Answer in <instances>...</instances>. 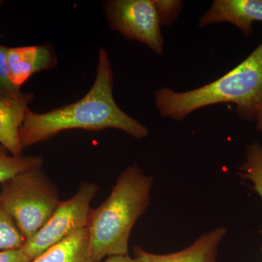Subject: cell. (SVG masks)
Segmentation results:
<instances>
[{"label":"cell","mask_w":262,"mask_h":262,"mask_svg":"<svg viewBox=\"0 0 262 262\" xmlns=\"http://www.w3.org/2000/svg\"><path fill=\"white\" fill-rule=\"evenodd\" d=\"M113 82L114 72L107 52L101 48L96 79L83 98L46 113L27 110L19 130L23 149L71 129L97 131L115 128L135 139L147 138V127L117 106L113 97Z\"/></svg>","instance_id":"1"},{"label":"cell","mask_w":262,"mask_h":262,"mask_svg":"<svg viewBox=\"0 0 262 262\" xmlns=\"http://www.w3.org/2000/svg\"><path fill=\"white\" fill-rule=\"evenodd\" d=\"M34 98L31 93L10 97L0 93V144L13 156L23 155L19 130L23 124L28 105Z\"/></svg>","instance_id":"10"},{"label":"cell","mask_w":262,"mask_h":262,"mask_svg":"<svg viewBox=\"0 0 262 262\" xmlns=\"http://www.w3.org/2000/svg\"><path fill=\"white\" fill-rule=\"evenodd\" d=\"M8 47L0 44V93L6 96L15 97L21 94L10 80V72L8 61Z\"/></svg>","instance_id":"14"},{"label":"cell","mask_w":262,"mask_h":262,"mask_svg":"<svg viewBox=\"0 0 262 262\" xmlns=\"http://www.w3.org/2000/svg\"><path fill=\"white\" fill-rule=\"evenodd\" d=\"M161 27H169L177 20L183 8L179 0H154Z\"/></svg>","instance_id":"15"},{"label":"cell","mask_w":262,"mask_h":262,"mask_svg":"<svg viewBox=\"0 0 262 262\" xmlns=\"http://www.w3.org/2000/svg\"><path fill=\"white\" fill-rule=\"evenodd\" d=\"M254 22H262V0H214L200 19L199 27L229 23L249 37Z\"/></svg>","instance_id":"7"},{"label":"cell","mask_w":262,"mask_h":262,"mask_svg":"<svg viewBox=\"0 0 262 262\" xmlns=\"http://www.w3.org/2000/svg\"><path fill=\"white\" fill-rule=\"evenodd\" d=\"M155 106L160 116L182 121L200 108L234 103L236 113L246 121H254L262 101V41L237 67L211 83L178 92L169 88L157 90Z\"/></svg>","instance_id":"2"},{"label":"cell","mask_w":262,"mask_h":262,"mask_svg":"<svg viewBox=\"0 0 262 262\" xmlns=\"http://www.w3.org/2000/svg\"><path fill=\"white\" fill-rule=\"evenodd\" d=\"M228 230L221 227L203 233L189 247L178 252L157 254L148 252L140 246L133 248L139 262H218L219 246Z\"/></svg>","instance_id":"8"},{"label":"cell","mask_w":262,"mask_h":262,"mask_svg":"<svg viewBox=\"0 0 262 262\" xmlns=\"http://www.w3.org/2000/svg\"><path fill=\"white\" fill-rule=\"evenodd\" d=\"M31 262H93L89 227L74 232Z\"/></svg>","instance_id":"11"},{"label":"cell","mask_w":262,"mask_h":262,"mask_svg":"<svg viewBox=\"0 0 262 262\" xmlns=\"http://www.w3.org/2000/svg\"><path fill=\"white\" fill-rule=\"evenodd\" d=\"M30 259L20 249L5 250L0 251V262H31Z\"/></svg>","instance_id":"16"},{"label":"cell","mask_w":262,"mask_h":262,"mask_svg":"<svg viewBox=\"0 0 262 262\" xmlns=\"http://www.w3.org/2000/svg\"><path fill=\"white\" fill-rule=\"evenodd\" d=\"M25 242L14 222L0 206V251L20 249Z\"/></svg>","instance_id":"13"},{"label":"cell","mask_w":262,"mask_h":262,"mask_svg":"<svg viewBox=\"0 0 262 262\" xmlns=\"http://www.w3.org/2000/svg\"><path fill=\"white\" fill-rule=\"evenodd\" d=\"M98 192L97 184L82 182L75 195L61 201L47 223L26 241L21 248L23 252L32 261L74 232L87 227L92 210L91 204Z\"/></svg>","instance_id":"5"},{"label":"cell","mask_w":262,"mask_h":262,"mask_svg":"<svg viewBox=\"0 0 262 262\" xmlns=\"http://www.w3.org/2000/svg\"><path fill=\"white\" fill-rule=\"evenodd\" d=\"M254 121L256 122V130L262 133V101L255 115Z\"/></svg>","instance_id":"18"},{"label":"cell","mask_w":262,"mask_h":262,"mask_svg":"<svg viewBox=\"0 0 262 262\" xmlns=\"http://www.w3.org/2000/svg\"><path fill=\"white\" fill-rule=\"evenodd\" d=\"M103 10L113 30L163 54L165 40L154 0H111L105 2Z\"/></svg>","instance_id":"6"},{"label":"cell","mask_w":262,"mask_h":262,"mask_svg":"<svg viewBox=\"0 0 262 262\" xmlns=\"http://www.w3.org/2000/svg\"><path fill=\"white\" fill-rule=\"evenodd\" d=\"M43 163L42 156H13L0 144V184L18 174L42 168Z\"/></svg>","instance_id":"12"},{"label":"cell","mask_w":262,"mask_h":262,"mask_svg":"<svg viewBox=\"0 0 262 262\" xmlns=\"http://www.w3.org/2000/svg\"><path fill=\"white\" fill-rule=\"evenodd\" d=\"M3 3V1H0V4H2Z\"/></svg>","instance_id":"19"},{"label":"cell","mask_w":262,"mask_h":262,"mask_svg":"<svg viewBox=\"0 0 262 262\" xmlns=\"http://www.w3.org/2000/svg\"><path fill=\"white\" fill-rule=\"evenodd\" d=\"M261 252H262V248H261Z\"/></svg>","instance_id":"20"},{"label":"cell","mask_w":262,"mask_h":262,"mask_svg":"<svg viewBox=\"0 0 262 262\" xmlns=\"http://www.w3.org/2000/svg\"><path fill=\"white\" fill-rule=\"evenodd\" d=\"M8 61L10 80L19 89L34 74L54 68L58 63L54 50L48 44L9 48Z\"/></svg>","instance_id":"9"},{"label":"cell","mask_w":262,"mask_h":262,"mask_svg":"<svg viewBox=\"0 0 262 262\" xmlns=\"http://www.w3.org/2000/svg\"><path fill=\"white\" fill-rule=\"evenodd\" d=\"M60 203L56 184L42 168L18 174L2 184L0 206L26 241L47 223Z\"/></svg>","instance_id":"4"},{"label":"cell","mask_w":262,"mask_h":262,"mask_svg":"<svg viewBox=\"0 0 262 262\" xmlns=\"http://www.w3.org/2000/svg\"><path fill=\"white\" fill-rule=\"evenodd\" d=\"M152 186V177L134 163L120 174L107 199L91 210L88 227L93 262L129 254L131 232L150 206Z\"/></svg>","instance_id":"3"},{"label":"cell","mask_w":262,"mask_h":262,"mask_svg":"<svg viewBox=\"0 0 262 262\" xmlns=\"http://www.w3.org/2000/svg\"><path fill=\"white\" fill-rule=\"evenodd\" d=\"M101 262H139L135 257H131L130 255H117L108 256L105 261Z\"/></svg>","instance_id":"17"}]
</instances>
